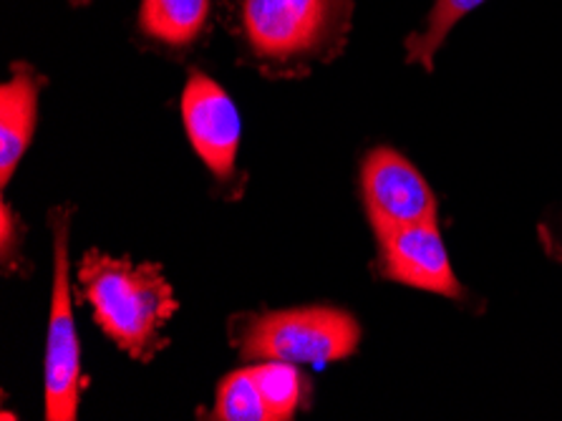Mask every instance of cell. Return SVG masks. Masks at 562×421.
I'll return each mask as SVG.
<instances>
[{"mask_svg":"<svg viewBox=\"0 0 562 421\" xmlns=\"http://www.w3.org/2000/svg\"><path fill=\"white\" fill-rule=\"evenodd\" d=\"M361 195L376 237L422 222H439V204L427 179L396 149L379 147L363 159Z\"/></svg>","mask_w":562,"mask_h":421,"instance_id":"cell-5","label":"cell"},{"mask_svg":"<svg viewBox=\"0 0 562 421\" xmlns=\"http://www.w3.org/2000/svg\"><path fill=\"white\" fill-rule=\"evenodd\" d=\"M229 343L248 361L326 366L353 356L361 343V325L338 308H288L235 318Z\"/></svg>","mask_w":562,"mask_h":421,"instance_id":"cell-3","label":"cell"},{"mask_svg":"<svg viewBox=\"0 0 562 421\" xmlns=\"http://www.w3.org/2000/svg\"><path fill=\"white\" fill-rule=\"evenodd\" d=\"M356 0H240L250 54L276 71L330 62L344 51Z\"/></svg>","mask_w":562,"mask_h":421,"instance_id":"cell-2","label":"cell"},{"mask_svg":"<svg viewBox=\"0 0 562 421\" xmlns=\"http://www.w3.org/2000/svg\"><path fill=\"white\" fill-rule=\"evenodd\" d=\"M210 0H142L139 29L167 46H187L200 36Z\"/></svg>","mask_w":562,"mask_h":421,"instance_id":"cell-9","label":"cell"},{"mask_svg":"<svg viewBox=\"0 0 562 421\" xmlns=\"http://www.w3.org/2000/svg\"><path fill=\"white\" fill-rule=\"evenodd\" d=\"M376 270L381 278L427 290L434 296L462 298L464 288L451 270L439 222H422V225L386 232L376 237Z\"/></svg>","mask_w":562,"mask_h":421,"instance_id":"cell-7","label":"cell"},{"mask_svg":"<svg viewBox=\"0 0 562 421\" xmlns=\"http://www.w3.org/2000/svg\"><path fill=\"white\" fill-rule=\"evenodd\" d=\"M182 122L192 149L217 179L235 175L243 122L229 93L207 74L192 71L182 91Z\"/></svg>","mask_w":562,"mask_h":421,"instance_id":"cell-6","label":"cell"},{"mask_svg":"<svg viewBox=\"0 0 562 421\" xmlns=\"http://www.w3.org/2000/svg\"><path fill=\"white\" fill-rule=\"evenodd\" d=\"M54 235V282H50V313L46 333V419L74 421L79 417L83 391L81 346L74 323L71 263H68V232L71 208H56L48 214Z\"/></svg>","mask_w":562,"mask_h":421,"instance_id":"cell-4","label":"cell"},{"mask_svg":"<svg viewBox=\"0 0 562 421\" xmlns=\"http://www.w3.org/2000/svg\"><path fill=\"white\" fill-rule=\"evenodd\" d=\"M252 374L258 379L262 401L268 409V421H288L297 409L308 403L311 386L297 372V364L288 361H255Z\"/></svg>","mask_w":562,"mask_h":421,"instance_id":"cell-10","label":"cell"},{"mask_svg":"<svg viewBox=\"0 0 562 421\" xmlns=\"http://www.w3.org/2000/svg\"><path fill=\"white\" fill-rule=\"evenodd\" d=\"M212 417L220 421H268V409L252 366L237 368V372L225 376L223 384L217 386Z\"/></svg>","mask_w":562,"mask_h":421,"instance_id":"cell-12","label":"cell"},{"mask_svg":"<svg viewBox=\"0 0 562 421\" xmlns=\"http://www.w3.org/2000/svg\"><path fill=\"white\" fill-rule=\"evenodd\" d=\"M76 278L93 321L126 356L149 361L167 346L165 325L180 311V300L159 265L89 251Z\"/></svg>","mask_w":562,"mask_h":421,"instance_id":"cell-1","label":"cell"},{"mask_svg":"<svg viewBox=\"0 0 562 421\" xmlns=\"http://www.w3.org/2000/svg\"><path fill=\"white\" fill-rule=\"evenodd\" d=\"M44 76L36 68L15 64L0 89V185L11 182L23 154L29 152L38 124V99Z\"/></svg>","mask_w":562,"mask_h":421,"instance_id":"cell-8","label":"cell"},{"mask_svg":"<svg viewBox=\"0 0 562 421\" xmlns=\"http://www.w3.org/2000/svg\"><path fill=\"white\" fill-rule=\"evenodd\" d=\"M23 240V225L19 212L11 210V204L3 202L0 208V255H3L5 273L11 270V261H19V247Z\"/></svg>","mask_w":562,"mask_h":421,"instance_id":"cell-13","label":"cell"},{"mask_svg":"<svg viewBox=\"0 0 562 421\" xmlns=\"http://www.w3.org/2000/svg\"><path fill=\"white\" fill-rule=\"evenodd\" d=\"M484 0H437L429 13L427 29L422 33H414L406 41V62L419 64L431 71L434 56L439 54V48L445 46L451 29L464 19L467 13H472L474 8H480Z\"/></svg>","mask_w":562,"mask_h":421,"instance_id":"cell-11","label":"cell"}]
</instances>
